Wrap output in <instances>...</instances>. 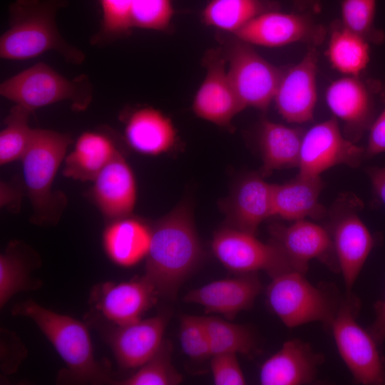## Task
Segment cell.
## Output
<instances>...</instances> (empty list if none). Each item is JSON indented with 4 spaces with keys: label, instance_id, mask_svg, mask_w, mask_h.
<instances>
[{
    "label": "cell",
    "instance_id": "1",
    "mask_svg": "<svg viewBox=\"0 0 385 385\" xmlns=\"http://www.w3.org/2000/svg\"><path fill=\"white\" fill-rule=\"evenodd\" d=\"M202 256L191 211L185 205H179L152 227L143 277L158 297L175 299Z\"/></svg>",
    "mask_w": 385,
    "mask_h": 385
},
{
    "label": "cell",
    "instance_id": "2",
    "mask_svg": "<svg viewBox=\"0 0 385 385\" xmlns=\"http://www.w3.org/2000/svg\"><path fill=\"white\" fill-rule=\"evenodd\" d=\"M67 0H15L9 8V29L0 39V56L21 61L55 51L68 61L78 64L84 54L68 44L56 24L58 11Z\"/></svg>",
    "mask_w": 385,
    "mask_h": 385
},
{
    "label": "cell",
    "instance_id": "3",
    "mask_svg": "<svg viewBox=\"0 0 385 385\" xmlns=\"http://www.w3.org/2000/svg\"><path fill=\"white\" fill-rule=\"evenodd\" d=\"M11 313L35 323L64 361L70 381L112 384L113 379L94 356L90 334L83 322L46 309L31 299L16 304Z\"/></svg>",
    "mask_w": 385,
    "mask_h": 385
},
{
    "label": "cell",
    "instance_id": "4",
    "mask_svg": "<svg viewBox=\"0 0 385 385\" xmlns=\"http://www.w3.org/2000/svg\"><path fill=\"white\" fill-rule=\"evenodd\" d=\"M69 135L48 129H34L30 144L21 159L27 195L34 210L33 222L54 223L58 214L51 191L58 168L65 159Z\"/></svg>",
    "mask_w": 385,
    "mask_h": 385
},
{
    "label": "cell",
    "instance_id": "5",
    "mask_svg": "<svg viewBox=\"0 0 385 385\" xmlns=\"http://www.w3.org/2000/svg\"><path fill=\"white\" fill-rule=\"evenodd\" d=\"M86 77L67 79L44 63H38L5 80L0 85L2 97L31 111L63 101L83 108L91 98Z\"/></svg>",
    "mask_w": 385,
    "mask_h": 385
},
{
    "label": "cell",
    "instance_id": "6",
    "mask_svg": "<svg viewBox=\"0 0 385 385\" xmlns=\"http://www.w3.org/2000/svg\"><path fill=\"white\" fill-rule=\"evenodd\" d=\"M272 279L267 289L268 303L285 326L330 324L339 305L326 291L311 284L304 274L291 270Z\"/></svg>",
    "mask_w": 385,
    "mask_h": 385
},
{
    "label": "cell",
    "instance_id": "7",
    "mask_svg": "<svg viewBox=\"0 0 385 385\" xmlns=\"http://www.w3.org/2000/svg\"><path fill=\"white\" fill-rule=\"evenodd\" d=\"M352 301L339 304L330 325L339 353L354 380L364 385L385 384V364L377 343L356 321Z\"/></svg>",
    "mask_w": 385,
    "mask_h": 385
},
{
    "label": "cell",
    "instance_id": "8",
    "mask_svg": "<svg viewBox=\"0 0 385 385\" xmlns=\"http://www.w3.org/2000/svg\"><path fill=\"white\" fill-rule=\"evenodd\" d=\"M225 56L230 81L243 108L266 111L273 101L283 70L238 38L230 45Z\"/></svg>",
    "mask_w": 385,
    "mask_h": 385
},
{
    "label": "cell",
    "instance_id": "9",
    "mask_svg": "<svg viewBox=\"0 0 385 385\" xmlns=\"http://www.w3.org/2000/svg\"><path fill=\"white\" fill-rule=\"evenodd\" d=\"M211 246L215 256L227 269L242 274L264 271L272 278L294 270L277 245L272 241L265 243L254 234L230 227L218 230Z\"/></svg>",
    "mask_w": 385,
    "mask_h": 385
},
{
    "label": "cell",
    "instance_id": "10",
    "mask_svg": "<svg viewBox=\"0 0 385 385\" xmlns=\"http://www.w3.org/2000/svg\"><path fill=\"white\" fill-rule=\"evenodd\" d=\"M380 82L360 76H344L327 87L325 99L334 117L343 123L342 132L356 143L369 131L376 115V97L381 94Z\"/></svg>",
    "mask_w": 385,
    "mask_h": 385
},
{
    "label": "cell",
    "instance_id": "11",
    "mask_svg": "<svg viewBox=\"0 0 385 385\" xmlns=\"http://www.w3.org/2000/svg\"><path fill=\"white\" fill-rule=\"evenodd\" d=\"M325 27L307 12H264L234 34L236 38L251 45L280 47L302 43L316 47L324 40Z\"/></svg>",
    "mask_w": 385,
    "mask_h": 385
},
{
    "label": "cell",
    "instance_id": "12",
    "mask_svg": "<svg viewBox=\"0 0 385 385\" xmlns=\"http://www.w3.org/2000/svg\"><path fill=\"white\" fill-rule=\"evenodd\" d=\"M364 158L365 148L349 140L333 116L304 132L299 173L320 176L324 171L338 165L357 167Z\"/></svg>",
    "mask_w": 385,
    "mask_h": 385
},
{
    "label": "cell",
    "instance_id": "13",
    "mask_svg": "<svg viewBox=\"0 0 385 385\" xmlns=\"http://www.w3.org/2000/svg\"><path fill=\"white\" fill-rule=\"evenodd\" d=\"M169 319L170 313L163 312L130 324H113L101 329L102 336L120 367L139 368L160 347Z\"/></svg>",
    "mask_w": 385,
    "mask_h": 385
},
{
    "label": "cell",
    "instance_id": "14",
    "mask_svg": "<svg viewBox=\"0 0 385 385\" xmlns=\"http://www.w3.org/2000/svg\"><path fill=\"white\" fill-rule=\"evenodd\" d=\"M317 66L316 47L309 46L297 64L283 70L273 101L288 123L301 124L313 118L317 101Z\"/></svg>",
    "mask_w": 385,
    "mask_h": 385
},
{
    "label": "cell",
    "instance_id": "15",
    "mask_svg": "<svg viewBox=\"0 0 385 385\" xmlns=\"http://www.w3.org/2000/svg\"><path fill=\"white\" fill-rule=\"evenodd\" d=\"M225 56L219 50L205 56V77L192 102L197 116L217 125L232 128L234 117L245 109L230 81Z\"/></svg>",
    "mask_w": 385,
    "mask_h": 385
},
{
    "label": "cell",
    "instance_id": "16",
    "mask_svg": "<svg viewBox=\"0 0 385 385\" xmlns=\"http://www.w3.org/2000/svg\"><path fill=\"white\" fill-rule=\"evenodd\" d=\"M337 210L332 215L329 231L338 268L346 292L350 293L375 242L354 207L345 206Z\"/></svg>",
    "mask_w": 385,
    "mask_h": 385
},
{
    "label": "cell",
    "instance_id": "17",
    "mask_svg": "<svg viewBox=\"0 0 385 385\" xmlns=\"http://www.w3.org/2000/svg\"><path fill=\"white\" fill-rule=\"evenodd\" d=\"M269 228L271 241L282 249L295 271L305 274L312 260L329 263L335 255L329 231L315 222L302 219L289 225L274 223Z\"/></svg>",
    "mask_w": 385,
    "mask_h": 385
},
{
    "label": "cell",
    "instance_id": "18",
    "mask_svg": "<svg viewBox=\"0 0 385 385\" xmlns=\"http://www.w3.org/2000/svg\"><path fill=\"white\" fill-rule=\"evenodd\" d=\"M95 308L111 323L123 325L136 322L155 302L158 295L143 277L128 282H107L93 287Z\"/></svg>",
    "mask_w": 385,
    "mask_h": 385
},
{
    "label": "cell",
    "instance_id": "19",
    "mask_svg": "<svg viewBox=\"0 0 385 385\" xmlns=\"http://www.w3.org/2000/svg\"><path fill=\"white\" fill-rule=\"evenodd\" d=\"M255 274H242L212 282L190 290L183 299L202 306L206 313L219 314L232 319L239 312L250 309L261 292L262 284Z\"/></svg>",
    "mask_w": 385,
    "mask_h": 385
},
{
    "label": "cell",
    "instance_id": "20",
    "mask_svg": "<svg viewBox=\"0 0 385 385\" xmlns=\"http://www.w3.org/2000/svg\"><path fill=\"white\" fill-rule=\"evenodd\" d=\"M230 227L255 234L259 225L273 215L272 184L260 173L243 178L224 204Z\"/></svg>",
    "mask_w": 385,
    "mask_h": 385
},
{
    "label": "cell",
    "instance_id": "21",
    "mask_svg": "<svg viewBox=\"0 0 385 385\" xmlns=\"http://www.w3.org/2000/svg\"><path fill=\"white\" fill-rule=\"evenodd\" d=\"M93 182V197L104 217L111 221L130 216L136 201V183L131 168L119 152Z\"/></svg>",
    "mask_w": 385,
    "mask_h": 385
},
{
    "label": "cell",
    "instance_id": "22",
    "mask_svg": "<svg viewBox=\"0 0 385 385\" xmlns=\"http://www.w3.org/2000/svg\"><path fill=\"white\" fill-rule=\"evenodd\" d=\"M320 357L308 344L299 339L285 342L280 349L262 365V385H299L314 381Z\"/></svg>",
    "mask_w": 385,
    "mask_h": 385
},
{
    "label": "cell",
    "instance_id": "23",
    "mask_svg": "<svg viewBox=\"0 0 385 385\" xmlns=\"http://www.w3.org/2000/svg\"><path fill=\"white\" fill-rule=\"evenodd\" d=\"M323 187L320 176L301 173L285 183L272 184L274 216L290 221L322 218L325 215V210L319 202Z\"/></svg>",
    "mask_w": 385,
    "mask_h": 385
},
{
    "label": "cell",
    "instance_id": "24",
    "mask_svg": "<svg viewBox=\"0 0 385 385\" xmlns=\"http://www.w3.org/2000/svg\"><path fill=\"white\" fill-rule=\"evenodd\" d=\"M152 228L129 216L111 220L103 233L106 254L116 265L130 267L147 257Z\"/></svg>",
    "mask_w": 385,
    "mask_h": 385
},
{
    "label": "cell",
    "instance_id": "25",
    "mask_svg": "<svg viewBox=\"0 0 385 385\" xmlns=\"http://www.w3.org/2000/svg\"><path fill=\"white\" fill-rule=\"evenodd\" d=\"M125 135L133 149L150 155L169 151L177 140L176 130L170 118L153 108L135 111L128 118Z\"/></svg>",
    "mask_w": 385,
    "mask_h": 385
},
{
    "label": "cell",
    "instance_id": "26",
    "mask_svg": "<svg viewBox=\"0 0 385 385\" xmlns=\"http://www.w3.org/2000/svg\"><path fill=\"white\" fill-rule=\"evenodd\" d=\"M304 131L264 120L259 129L262 165L260 174L265 178L273 171L297 167Z\"/></svg>",
    "mask_w": 385,
    "mask_h": 385
},
{
    "label": "cell",
    "instance_id": "27",
    "mask_svg": "<svg viewBox=\"0 0 385 385\" xmlns=\"http://www.w3.org/2000/svg\"><path fill=\"white\" fill-rule=\"evenodd\" d=\"M41 265L37 254L19 241H12L0 255V307L2 309L16 294L38 289V279L33 272Z\"/></svg>",
    "mask_w": 385,
    "mask_h": 385
},
{
    "label": "cell",
    "instance_id": "28",
    "mask_svg": "<svg viewBox=\"0 0 385 385\" xmlns=\"http://www.w3.org/2000/svg\"><path fill=\"white\" fill-rule=\"evenodd\" d=\"M118 150L111 140L96 132L81 134L65 158L63 175L79 181H93Z\"/></svg>",
    "mask_w": 385,
    "mask_h": 385
},
{
    "label": "cell",
    "instance_id": "29",
    "mask_svg": "<svg viewBox=\"0 0 385 385\" xmlns=\"http://www.w3.org/2000/svg\"><path fill=\"white\" fill-rule=\"evenodd\" d=\"M330 31L327 56L331 66L345 76H360L370 61L369 43L340 21Z\"/></svg>",
    "mask_w": 385,
    "mask_h": 385
},
{
    "label": "cell",
    "instance_id": "30",
    "mask_svg": "<svg viewBox=\"0 0 385 385\" xmlns=\"http://www.w3.org/2000/svg\"><path fill=\"white\" fill-rule=\"evenodd\" d=\"M275 9L270 0H210L202 10V20L235 34L260 14Z\"/></svg>",
    "mask_w": 385,
    "mask_h": 385
},
{
    "label": "cell",
    "instance_id": "31",
    "mask_svg": "<svg viewBox=\"0 0 385 385\" xmlns=\"http://www.w3.org/2000/svg\"><path fill=\"white\" fill-rule=\"evenodd\" d=\"M202 319L212 355L221 353L249 355L253 351L255 339L247 327L214 316L202 317Z\"/></svg>",
    "mask_w": 385,
    "mask_h": 385
},
{
    "label": "cell",
    "instance_id": "32",
    "mask_svg": "<svg viewBox=\"0 0 385 385\" xmlns=\"http://www.w3.org/2000/svg\"><path fill=\"white\" fill-rule=\"evenodd\" d=\"M31 112L18 104L11 109L0 133L1 165L21 159L26 151L34 130L29 125Z\"/></svg>",
    "mask_w": 385,
    "mask_h": 385
},
{
    "label": "cell",
    "instance_id": "33",
    "mask_svg": "<svg viewBox=\"0 0 385 385\" xmlns=\"http://www.w3.org/2000/svg\"><path fill=\"white\" fill-rule=\"evenodd\" d=\"M173 346L163 341L156 353L137 371L128 378L113 380L116 385H177L182 382L181 374L172 363Z\"/></svg>",
    "mask_w": 385,
    "mask_h": 385
},
{
    "label": "cell",
    "instance_id": "34",
    "mask_svg": "<svg viewBox=\"0 0 385 385\" xmlns=\"http://www.w3.org/2000/svg\"><path fill=\"white\" fill-rule=\"evenodd\" d=\"M376 10V0H342L340 21L369 43L380 45L385 34L374 24Z\"/></svg>",
    "mask_w": 385,
    "mask_h": 385
},
{
    "label": "cell",
    "instance_id": "35",
    "mask_svg": "<svg viewBox=\"0 0 385 385\" xmlns=\"http://www.w3.org/2000/svg\"><path fill=\"white\" fill-rule=\"evenodd\" d=\"M173 16L172 0H133V27L165 31L169 28Z\"/></svg>",
    "mask_w": 385,
    "mask_h": 385
},
{
    "label": "cell",
    "instance_id": "36",
    "mask_svg": "<svg viewBox=\"0 0 385 385\" xmlns=\"http://www.w3.org/2000/svg\"><path fill=\"white\" fill-rule=\"evenodd\" d=\"M180 342L184 353L194 360L212 356L202 317L183 314L180 319Z\"/></svg>",
    "mask_w": 385,
    "mask_h": 385
},
{
    "label": "cell",
    "instance_id": "37",
    "mask_svg": "<svg viewBox=\"0 0 385 385\" xmlns=\"http://www.w3.org/2000/svg\"><path fill=\"white\" fill-rule=\"evenodd\" d=\"M99 1L102 10V26L98 36L101 39H111L122 36L133 28L131 13L133 0Z\"/></svg>",
    "mask_w": 385,
    "mask_h": 385
},
{
    "label": "cell",
    "instance_id": "38",
    "mask_svg": "<svg viewBox=\"0 0 385 385\" xmlns=\"http://www.w3.org/2000/svg\"><path fill=\"white\" fill-rule=\"evenodd\" d=\"M210 368L213 381L216 385L246 384L236 354L221 353L212 355Z\"/></svg>",
    "mask_w": 385,
    "mask_h": 385
},
{
    "label": "cell",
    "instance_id": "39",
    "mask_svg": "<svg viewBox=\"0 0 385 385\" xmlns=\"http://www.w3.org/2000/svg\"><path fill=\"white\" fill-rule=\"evenodd\" d=\"M385 103V87H382L381 94ZM366 147V158H370L385 152V106L373 122L369 130Z\"/></svg>",
    "mask_w": 385,
    "mask_h": 385
},
{
    "label": "cell",
    "instance_id": "40",
    "mask_svg": "<svg viewBox=\"0 0 385 385\" xmlns=\"http://www.w3.org/2000/svg\"><path fill=\"white\" fill-rule=\"evenodd\" d=\"M376 318L371 324L369 333L378 344L385 340V297L375 307Z\"/></svg>",
    "mask_w": 385,
    "mask_h": 385
},
{
    "label": "cell",
    "instance_id": "41",
    "mask_svg": "<svg viewBox=\"0 0 385 385\" xmlns=\"http://www.w3.org/2000/svg\"><path fill=\"white\" fill-rule=\"evenodd\" d=\"M366 173L376 196L385 205V167H369Z\"/></svg>",
    "mask_w": 385,
    "mask_h": 385
},
{
    "label": "cell",
    "instance_id": "42",
    "mask_svg": "<svg viewBox=\"0 0 385 385\" xmlns=\"http://www.w3.org/2000/svg\"><path fill=\"white\" fill-rule=\"evenodd\" d=\"M18 195L15 190L5 183H1V206L11 205L12 202L18 200Z\"/></svg>",
    "mask_w": 385,
    "mask_h": 385
},
{
    "label": "cell",
    "instance_id": "43",
    "mask_svg": "<svg viewBox=\"0 0 385 385\" xmlns=\"http://www.w3.org/2000/svg\"><path fill=\"white\" fill-rule=\"evenodd\" d=\"M299 10L304 12H318L320 10V0H292Z\"/></svg>",
    "mask_w": 385,
    "mask_h": 385
}]
</instances>
